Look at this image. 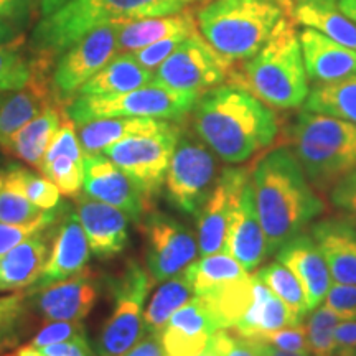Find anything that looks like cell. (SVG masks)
<instances>
[{
    "instance_id": "9a60e30c",
    "label": "cell",
    "mask_w": 356,
    "mask_h": 356,
    "mask_svg": "<svg viewBox=\"0 0 356 356\" xmlns=\"http://www.w3.org/2000/svg\"><path fill=\"white\" fill-rule=\"evenodd\" d=\"M99 292V277L92 270L83 269L42 291L26 292V299L30 309L48 322H83L96 305Z\"/></svg>"
},
{
    "instance_id": "9c48e42d",
    "label": "cell",
    "mask_w": 356,
    "mask_h": 356,
    "mask_svg": "<svg viewBox=\"0 0 356 356\" xmlns=\"http://www.w3.org/2000/svg\"><path fill=\"white\" fill-rule=\"evenodd\" d=\"M218 177V160L210 147L181 132L165 177L167 202L180 213L198 216Z\"/></svg>"
},
{
    "instance_id": "7bdbcfd3",
    "label": "cell",
    "mask_w": 356,
    "mask_h": 356,
    "mask_svg": "<svg viewBox=\"0 0 356 356\" xmlns=\"http://www.w3.org/2000/svg\"><path fill=\"white\" fill-rule=\"evenodd\" d=\"M208 348L216 356H259L256 340L239 337L231 328H220L213 333Z\"/></svg>"
},
{
    "instance_id": "db71d44e",
    "label": "cell",
    "mask_w": 356,
    "mask_h": 356,
    "mask_svg": "<svg viewBox=\"0 0 356 356\" xmlns=\"http://www.w3.org/2000/svg\"><path fill=\"white\" fill-rule=\"evenodd\" d=\"M20 30H17L15 26L8 24L3 19H0V44H7L15 42L19 38Z\"/></svg>"
},
{
    "instance_id": "60d3db41",
    "label": "cell",
    "mask_w": 356,
    "mask_h": 356,
    "mask_svg": "<svg viewBox=\"0 0 356 356\" xmlns=\"http://www.w3.org/2000/svg\"><path fill=\"white\" fill-rule=\"evenodd\" d=\"M66 207H68V203H60L56 208H53V210L48 213L47 218L35 222H29V225H10V222L0 221V257L7 254L10 249L19 246L20 243H24L25 239H29L30 236L37 234L42 229L48 228V226H53L55 222L60 221Z\"/></svg>"
},
{
    "instance_id": "11a10c76",
    "label": "cell",
    "mask_w": 356,
    "mask_h": 356,
    "mask_svg": "<svg viewBox=\"0 0 356 356\" xmlns=\"http://www.w3.org/2000/svg\"><path fill=\"white\" fill-rule=\"evenodd\" d=\"M256 345H257V350H259V353L266 355V356H305V355L291 353V351L279 350V348H275V346L266 343V341H261V340H256Z\"/></svg>"
},
{
    "instance_id": "e575fe53",
    "label": "cell",
    "mask_w": 356,
    "mask_h": 356,
    "mask_svg": "<svg viewBox=\"0 0 356 356\" xmlns=\"http://www.w3.org/2000/svg\"><path fill=\"white\" fill-rule=\"evenodd\" d=\"M191 296L193 291L185 273L163 280L144 310L145 333H162L172 315L184 307Z\"/></svg>"
},
{
    "instance_id": "8992f818",
    "label": "cell",
    "mask_w": 356,
    "mask_h": 356,
    "mask_svg": "<svg viewBox=\"0 0 356 356\" xmlns=\"http://www.w3.org/2000/svg\"><path fill=\"white\" fill-rule=\"evenodd\" d=\"M289 144L310 184L322 191L356 168V126L343 119L304 111L289 129Z\"/></svg>"
},
{
    "instance_id": "7402d4cb",
    "label": "cell",
    "mask_w": 356,
    "mask_h": 356,
    "mask_svg": "<svg viewBox=\"0 0 356 356\" xmlns=\"http://www.w3.org/2000/svg\"><path fill=\"white\" fill-rule=\"evenodd\" d=\"M275 254L279 262L289 267L300 280L309 312L317 309L332 286V274L314 238L307 233L297 234Z\"/></svg>"
},
{
    "instance_id": "f546056e",
    "label": "cell",
    "mask_w": 356,
    "mask_h": 356,
    "mask_svg": "<svg viewBox=\"0 0 356 356\" xmlns=\"http://www.w3.org/2000/svg\"><path fill=\"white\" fill-rule=\"evenodd\" d=\"M291 15L305 29H314L356 51V24L337 7L335 0H292Z\"/></svg>"
},
{
    "instance_id": "4dcf8cb0",
    "label": "cell",
    "mask_w": 356,
    "mask_h": 356,
    "mask_svg": "<svg viewBox=\"0 0 356 356\" xmlns=\"http://www.w3.org/2000/svg\"><path fill=\"white\" fill-rule=\"evenodd\" d=\"M152 81V71L144 68L132 53H122V55L114 56L99 73L84 83L76 96H119L147 86Z\"/></svg>"
},
{
    "instance_id": "e0dca14e",
    "label": "cell",
    "mask_w": 356,
    "mask_h": 356,
    "mask_svg": "<svg viewBox=\"0 0 356 356\" xmlns=\"http://www.w3.org/2000/svg\"><path fill=\"white\" fill-rule=\"evenodd\" d=\"M89 257H91V249H89L86 233H84L78 213L68 204L63 216L55 225L50 257L40 277L26 292H38L51 284L61 282L71 275L81 273L83 269H86Z\"/></svg>"
},
{
    "instance_id": "94428289",
    "label": "cell",
    "mask_w": 356,
    "mask_h": 356,
    "mask_svg": "<svg viewBox=\"0 0 356 356\" xmlns=\"http://www.w3.org/2000/svg\"><path fill=\"white\" fill-rule=\"evenodd\" d=\"M200 356H216V355L213 353V351H211L210 348H207V350H204V353H203V355H200Z\"/></svg>"
},
{
    "instance_id": "83f0119b",
    "label": "cell",
    "mask_w": 356,
    "mask_h": 356,
    "mask_svg": "<svg viewBox=\"0 0 356 356\" xmlns=\"http://www.w3.org/2000/svg\"><path fill=\"white\" fill-rule=\"evenodd\" d=\"M252 277H254L252 304L231 330L249 340H264L270 333L297 325L287 305L257 277L256 273L252 274Z\"/></svg>"
},
{
    "instance_id": "e7e4bbea",
    "label": "cell",
    "mask_w": 356,
    "mask_h": 356,
    "mask_svg": "<svg viewBox=\"0 0 356 356\" xmlns=\"http://www.w3.org/2000/svg\"><path fill=\"white\" fill-rule=\"evenodd\" d=\"M257 351H259V350H257ZM259 356H266V355H262V353H259Z\"/></svg>"
},
{
    "instance_id": "ab89813d",
    "label": "cell",
    "mask_w": 356,
    "mask_h": 356,
    "mask_svg": "<svg viewBox=\"0 0 356 356\" xmlns=\"http://www.w3.org/2000/svg\"><path fill=\"white\" fill-rule=\"evenodd\" d=\"M33 78V63L12 43L0 44V92L25 88Z\"/></svg>"
},
{
    "instance_id": "4316f807",
    "label": "cell",
    "mask_w": 356,
    "mask_h": 356,
    "mask_svg": "<svg viewBox=\"0 0 356 356\" xmlns=\"http://www.w3.org/2000/svg\"><path fill=\"white\" fill-rule=\"evenodd\" d=\"M195 32H198L197 17L184 10L172 15L126 22L119 24L118 51L134 53L160 40L172 37L186 38Z\"/></svg>"
},
{
    "instance_id": "f5cc1de1",
    "label": "cell",
    "mask_w": 356,
    "mask_h": 356,
    "mask_svg": "<svg viewBox=\"0 0 356 356\" xmlns=\"http://www.w3.org/2000/svg\"><path fill=\"white\" fill-rule=\"evenodd\" d=\"M122 356H167L162 343V333H145V335Z\"/></svg>"
},
{
    "instance_id": "91938a15",
    "label": "cell",
    "mask_w": 356,
    "mask_h": 356,
    "mask_svg": "<svg viewBox=\"0 0 356 356\" xmlns=\"http://www.w3.org/2000/svg\"><path fill=\"white\" fill-rule=\"evenodd\" d=\"M6 168H7V165H2V162H0V185H2L3 175H6Z\"/></svg>"
},
{
    "instance_id": "f35d334b",
    "label": "cell",
    "mask_w": 356,
    "mask_h": 356,
    "mask_svg": "<svg viewBox=\"0 0 356 356\" xmlns=\"http://www.w3.org/2000/svg\"><path fill=\"white\" fill-rule=\"evenodd\" d=\"M314 314L305 320L307 343L310 356H333L335 348V328L340 318L327 304H320Z\"/></svg>"
},
{
    "instance_id": "2e32d148",
    "label": "cell",
    "mask_w": 356,
    "mask_h": 356,
    "mask_svg": "<svg viewBox=\"0 0 356 356\" xmlns=\"http://www.w3.org/2000/svg\"><path fill=\"white\" fill-rule=\"evenodd\" d=\"M251 170L246 167H228L218 177L210 197L197 216L200 256L225 252L228 222L236 200L249 180Z\"/></svg>"
},
{
    "instance_id": "03108f58",
    "label": "cell",
    "mask_w": 356,
    "mask_h": 356,
    "mask_svg": "<svg viewBox=\"0 0 356 356\" xmlns=\"http://www.w3.org/2000/svg\"><path fill=\"white\" fill-rule=\"evenodd\" d=\"M0 95H2V92H0Z\"/></svg>"
},
{
    "instance_id": "603a6c76",
    "label": "cell",
    "mask_w": 356,
    "mask_h": 356,
    "mask_svg": "<svg viewBox=\"0 0 356 356\" xmlns=\"http://www.w3.org/2000/svg\"><path fill=\"white\" fill-rule=\"evenodd\" d=\"M310 236L317 243L332 279L356 286V222L345 216L325 218L312 225Z\"/></svg>"
},
{
    "instance_id": "3957f363",
    "label": "cell",
    "mask_w": 356,
    "mask_h": 356,
    "mask_svg": "<svg viewBox=\"0 0 356 356\" xmlns=\"http://www.w3.org/2000/svg\"><path fill=\"white\" fill-rule=\"evenodd\" d=\"M185 6L186 0H70L38 22L32 47L40 55L56 56L97 26L172 15Z\"/></svg>"
},
{
    "instance_id": "816d5d0a",
    "label": "cell",
    "mask_w": 356,
    "mask_h": 356,
    "mask_svg": "<svg viewBox=\"0 0 356 356\" xmlns=\"http://www.w3.org/2000/svg\"><path fill=\"white\" fill-rule=\"evenodd\" d=\"M48 356H97L96 351L89 345L88 337H78L73 340L61 341L42 348Z\"/></svg>"
},
{
    "instance_id": "ba28073f",
    "label": "cell",
    "mask_w": 356,
    "mask_h": 356,
    "mask_svg": "<svg viewBox=\"0 0 356 356\" xmlns=\"http://www.w3.org/2000/svg\"><path fill=\"white\" fill-rule=\"evenodd\" d=\"M152 277L136 259L109 280L113 312L97 338V356H122L145 335L144 305Z\"/></svg>"
},
{
    "instance_id": "4fadbf2b",
    "label": "cell",
    "mask_w": 356,
    "mask_h": 356,
    "mask_svg": "<svg viewBox=\"0 0 356 356\" xmlns=\"http://www.w3.org/2000/svg\"><path fill=\"white\" fill-rule=\"evenodd\" d=\"M147 270L155 282L185 273L198 257V239L184 222L162 211L144 216Z\"/></svg>"
},
{
    "instance_id": "be15d7a7",
    "label": "cell",
    "mask_w": 356,
    "mask_h": 356,
    "mask_svg": "<svg viewBox=\"0 0 356 356\" xmlns=\"http://www.w3.org/2000/svg\"><path fill=\"white\" fill-rule=\"evenodd\" d=\"M188 2H193V0H186V3H188Z\"/></svg>"
},
{
    "instance_id": "484cf974",
    "label": "cell",
    "mask_w": 356,
    "mask_h": 356,
    "mask_svg": "<svg viewBox=\"0 0 356 356\" xmlns=\"http://www.w3.org/2000/svg\"><path fill=\"white\" fill-rule=\"evenodd\" d=\"M43 68L33 63V78L25 88L0 95V147L53 104V89L43 78Z\"/></svg>"
},
{
    "instance_id": "44dd1931",
    "label": "cell",
    "mask_w": 356,
    "mask_h": 356,
    "mask_svg": "<svg viewBox=\"0 0 356 356\" xmlns=\"http://www.w3.org/2000/svg\"><path fill=\"white\" fill-rule=\"evenodd\" d=\"M40 172L60 193L76 198L84 181V152L74 122L63 119L40 163Z\"/></svg>"
},
{
    "instance_id": "5bb4252c",
    "label": "cell",
    "mask_w": 356,
    "mask_h": 356,
    "mask_svg": "<svg viewBox=\"0 0 356 356\" xmlns=\"http://www.w3.org/2000/svg\"><path fill=\"white\" fill-rule=\"evenodd\" d=\"M83 190L88 197L119 208L134 222H139L152 207V198L139 184L101 154L84 155Z\"/></svg>"
},
{
    "instance_id": "ac0fdd59",
    "label": "cell",
    "mask_w": 356,
    "mask_h": 356,
    "mask_svg": "<svg viewBox=\"0 0 356 356\" xmlns=\"http://www.w3.org/2000/svg\"><path fill=\"white\" fill-rule=\"evenodd\" d=\"M225 252L234 257L249 274L256 273L267 257V239L257 216L251 180L243 188L231 211Z\"/></svg>"
},
{
    "instance_id": "f907efd6",
    "label": "cell",
    "mask_w": 356,
    "mask_h": 356,
    "mask_svg": "<svg viewBox=\"0 0 356 356\" xmlns=\"http://www.w3.org/2000/svg\"><path fill=\"white\" fill-rule=\"evenodd\" d=\"M333 356H356V320H343L337 325Z\"/></svg>"
},
{
    "instance_id": "5b68a950",
    "label": "cell",
    "mask_w": 356,
    "mask_h": 356,
    "mask_svg": "<svg viewBox=\"0 0 356 356\" xmlns=\"http://www.w3.org/2000/svg\"><path fill=\"white\" fill-rule=\"evenodd\" d=\"M284 20L277 0H211L197 13L202 37L231 63L254 56Z\"/></svg>"
},
{
    "instance_id": "6125c7cd",
    "label": "cell",
    "mask_w": 356,
    "mask_h": 356,
    "mask_svg": "<svg viewBox=\"0 0 356 356\" xmlns=\"http://www.w3.org/2000/svg\"><path fill=\"white\" fill-rule=\"evenodd\" d=\"M0 348H6V340H3L2 333H0Z\"/></svg>"
},
{
    "instance_id": "1f68e13d",
    "label": "cell",
    "mask_w": 356,
    "mask_h": 356,
    "mask_svg": "<svg viewBox=\"0 0 356 356\" xmlns=\"http://www.w3.org/2000/svg\"><path fill=\"white\" fill-rule=\"evenodd\" d=\"M61 122H63V118H61L60 109H56L53 104L48 106L42 114H38L13 134L7 144L2 147V150L22 162H26L29 165L40 168L43 155Z\"/></svg>"
},
{
    "instance_id": "bcb514c9",
    "label": "cell",
    "mask_w": 356,
    "mask_h": 356,
    "mask_svg": "<svg viewBox=\"0 0 356 356\" xmlns=\"http://www.w3.org/2000/svg\"><path fill=\"white\" fill-rule=\"evenodd\" d=\"M266 343L275 346V348L291 351V353L297 355H305L310 356L309 343H307V330L305 325H292V327H286L282 330L270 333L269 337H266Z\"/></svg>"
},
{
    "instance_id": "f6af8a7d",
    "label": "cell",
    "mask_w": 356,
    "mask_h": 356,
    "mask_svg": "<svg viewBox=\"0 0 356 356\" xmlns=\"http://www.w3.org/2000/svg\"><path fill=\"white\" fill-rule=\"evenodd\" d=\"M330 202L341 216L356 222V168L346 173L332 186Z\"/></svg>"
},
{
    "instance_id": "ffe728a7",
    "label": "cell",
    "mask_w": 356,
    "mask_h": 356,
    "mask_svg": "<svg viewBox=\"0 0 356 356\" xmlns=\"http://www.w3.org/2000/svg\"><path fill=\"white\" fill-rule=\"evenodd\" d=\"M218 325L198 296H193L172 315L162 330L167 356H200L208 348Z\"/></svg>"
},
{
    "instance_id": "9f6ffc18",
    "label": "cell",
    "mask_w": 356,
    "mask_h": 356,
    "mask_svg": "<svg viewBox=\"0 0 356 356\" xmlns=\"http://www.w3.org/2000/svg\"><path fill=\"white\" fill-rule=\"evenodd\" d=\"M70 0H40V12H42V17H47L58 10L61 6H65Z\"/></svg>"
},
{
    "instance_id": "b9f144b4",
    "label": "cell",
    "mask_w": 356,
    "mask_h": 356,
    "mask_svg": "<svg viewBox=\"0 0 356 356\" xmlns=\"http://www.w3.org/2000/svg\"><path fill=\"white\" fill-rule=\"evenodd\" d=\"M20 177L25 195L35 207L40 208V210H53V208H56L58 204L61 203L60 190H58L56 185L51 184L47 177H40L25 167H22Z\"/></svg>"
},
{
    "instance_id": "52a82bcc",
    "label": "cell",
    "mask_w": 356,
    "mask_h": 356,
    "mask_svg": "<svg viewBox=\"0 0 356 356\" xmlns=\"http://www.w3.org/2000/svg\"><path fill=\"white\" fill-rule=\"evenodd\" d=\"M198 97L152 81L119 96H76L66 108V115L74 124L101 118H150L180 122L193 111Z\"/></svg>"
},
{
    "instance_id": "cb8c5ba5",
    "label": "cell",
    "mask_w": 356,
    "mask_h": 356,
    "mask_svg": "<svg viewBox=\"0 0 356 356\" xmlns=\"http://www.w3.org/2000/svg\"><path fill=\"white\" fill-rule=\"evenodd\" d=\"M299 42L307 76L315 84L335 83L356 74V51L314 29L299 32Z\"/></svg>"
},
{
    "instance_id": "d4e9b609",
    "label": "cell",
    "mask_w": 356,
    "mask_h": 356,
    "mask_svg": "<svg viewBox=\"0 0 356 356\" xmlns=\"http://www.w3.org/2000/svg\"><path fill=\"white\" fill-rule=\"evenodd\" d=\"M55 225L30 236L0 257V292L33 286L50 257V239L55 233Z\"/></svg>"
},
{
    "instance_id": "74e56055",
    "label": "cell",
    "mask_w": 356,
    "mask_h": 356,
    "mask_svg": "<svg viewBox=\"0 0 356 356\" xmlns=\"http://www.w3.org/2000/svg\"><path fill=\"white\" fill-rule=\"evenodd\" d=\"M256 275L287 305L297 325L305 322L307 314H309L305 291L302 287L300 280L296 277V274L289 267L284 266L282 262L275 261L256 270Z\"/></svg>"
},
{
    "instance_id": "c3c4849f",
    "label": "cell",
    "mask_w": 356,
    "mask_h": 356,
    "mask_svg": "<svg viewBox=\"0 0 356 356\" xmlns=\"http://www.w3.org/2000/svg\"><path fill=\"white\" fill-rule=\"evenodd\" d=\"M185 38L181 37H172V38H165V40H160V42H155L149 47L140 48V50L134 51L132 55L136 58L139 63L144 66L147 70H157L163 61L167 60L168 56L175 51V48L184 42Z\"/></svg>"
},
{
    "instance_id": "7c38bea8",
    "label": "cell",
    "mask_w": 356,
    "mask_h": 356,
    "mask_svg": "<svg viewBox=\"0 0 356 356\" xmlns=\"http://www.w3.org/2000/svg\"><path fill=\"white\" fill-rule=\"evenodd\" d=\"M118 33L119 24L97 26L61 53L51 78L58 99L76 97L79 88L113 60L118 53Z\"/></svg>"
},
{
    "instance_id": "8fae6325",
    "label": "cell",
    "mask_w": 356,
    "mask_h": 356,
    "mask_svg": "<svg viewBox=\"0 0 356 356\" xmlns=\"http://www.w3.org/2000/svg\"><path fill=\"white\" fill-rule=\"evenodd\" d=\"M181 129L170 122L152 134H139L115 142L104 150L119 168L139 184L147 197L154 198L165 184L168 165Z\"/></svg>"
},
{
    "instance_id": "f1b7e54d",
    "label": "cell",
    "mask_w": 356,
    "mask_h": 356,
    "mask_svg": "<svg viewBox=\"0 0 356 356\" xmlns=\"http://www.w3.org/2000/svg\"><path fill=\"white\" fill-rule=\"evenodd\" d=\"M168 124L170 121L150 118H101L76 126L84 155H92L102 152L126 137L162 131Z\"/></svg>"
},
{
    "instance_id": "d590c367",
    "label": "cell",
    "mask_w": 356,
    "mask_h": 356,
    "mask_svg": "<svg viewBox=\"0 0 356 356\" xmlns=\"http://www.w3.org/2000/svg\"><path fill=\"white\" fill-rule=\"evenodd\" d=\"M20 163H8L0 185V221L10 225H29L48 216L51 210L44 211L30 202L25 195L20 177Z\"/></svg>"
},
{
    "instance_id": "277c9868",
    "label": "cell",
    "mask_w": 356,
    "mask_h": 356,
    "mask_svg": "<svg viewBox=\"0 0 356 356\" xmlns=\"http://www.w3.org/2000/svg\"><path fill=\"white\" fill-rule=\"evenodd\" d=\"M246 88L257 99L273 109H297L309 96L304 55L299 32L284 20L264 47L244 61L239 73L231 74V81Z\"/></svg>"
},
{
    "instance_id": "6f0895ef",
    "label": "cell",
    "mask_w": 356,
    "mask_h": 356,
    "mask_svg": "<svg viewBox=\"0 0 356 356\" xmlns=\"http://www.w3.org/2000/svg\"><path fill=\"white\" fill-rule=\"evenodd\" d=\"M337 7L356 24V0H335Z\"/></svg>"
},
{
    "instance_id": "d6a6232c",
    "label": "cell",
    "mask_w": 356,
    "mask_h": 356,
    "mask_svg": "<svg viewBox=\"0 0 356 356\" xmlns=\"http://www.w3.org/2000/svg\"><path fill=\"white\" fill-rule=\"evenodd\" d=\"M211 312L218 328H233L246 314L254 297V277H246L222 284L203 296H198Z\"/></svg>"
},
{
    "instance_id": "30bf717a",
    "label": "cell",
    "mask_w": 356,
    "mask_h": 356,
    "mask_svg": "<svg viewBox=\"0 0 356 356\" xmlns=\"http://www.w3.org/2000/svg\"><path fill=\"white\" fill-rule=\"evenodd\" d=\"M233 74V63L195 32L175 48L154 74V83L181 92L202 96L225 84Z\"/></svg>"
},
{
    "instance_id": "d6986e66",
    "label": "cell",
    "mask_w": 356,
    "mask_h": 356,
    "mask_svg": "<svg viewBox=\"0 0 356 356\" xmlns=\"http://www.w3.org/2000/svg\"><path fill=\"white\" fill-rule=\"evenodd\" d=\"M76 213L86 233L89 249L97 259H113L129 244V216L119 208L78 195Z\"/></svg>"
},
{
    "instance_id": "7a4b0ae2",
    "label": "cell",
    "mask_w": 356,
    "mask_h": 356,
    "mask_svg": "<svg viewBox=\"0 0 356 356\" xmlns=\"http://www.w3.org/2000/svg\"><path fill=\"white\" fill-rule=\"evenodd\" d=\"M251 181L267 256L304 233L325 210L291 147H277L262 155L252 168Z\"/></svg>"
},
{
    "instance_id": "836d02e7",
    "label": "cell",
    "mask_w": 356,
    "mask_h": 356,
    "mask_svg": "<svg viewBox=\"0 0 356 356\" xmlns=\"http://www.w3.org/2000/svg\"><path fill=\"white\" fill-rule=\"evenodd\" d=\"M304 106L310 113L333 115L356 126V74L335 83L315 84Z\"/></svg>"
},
{
    "instance_id": "680465c9",
    "label": "cell",
    "mask_w": 356,
    "mask_h": 356,
    "mask_svg": "<svg viewBox=\"0 0 356 356\" xmlns=\"http://www.w3.org/2000/svg\"><path fill=\"white\" fill-rule=\"evenodd\" d=\"M7 356H48V355L44 353L42 348H35V346L25 345V346H22V348L15 350L13 353L7 355Z\"/></svg>"
},
{
    "instance_id": "8d00e7d4",
    "label": "cell",
    "mask_w": 356,
    "mask_h": 356,
    "mask_svg": "<svg viewBox=\"0 0 356 356\" xmlns=\"http://www.w3.org/2000/svg\"><path fill=\"white\" fill-rule=\"evenodd\" d=\"M185 274L193 296H203L222 284L246 277L249 273H246L243 266L228 252H216V254L203 256L200 261H195L193 264L186 267Z\"/></svg>"
},
{
    "instance_id": "ee69618b",
    "label": "cell",
    "mask_w": 356,
    "mask_h": 356,
    "mask_svg": "<svg viewBox=\"0 0 356 356\" xmlns=\"http://www.w3.org/2000/svg\"><path fill=\"white\" fill-rule=\"evenodd\" d=\"M84 335H86V328L83 322H53L42 328L29 345L35 348H43V346L61 343V341H68Z\"/></svg>"
},
{
    "instance_id": "7dc6e473",
    "label": "cell",
    "mask_w": 356,
    "mask_h": 356,
    "mask_svg": "<svg viewBox=\"0 0 356 356\" xmlns=\"http://www.w3.org/2000/svg\"><path fill=\"white\" fill-rule=\"evenodd\" d=\"M327 304L340 320H356V286L355 284H332L327 293Z\"/></svg>"
},
{
    "instance_id": "6da1fadb",
    "label": "cell",
    "mask_w": 356,
    "mask_h": 356,
    "mask_svg": "<svg viewBox=\"0 0 356 356\" xmlns=\"http://www.w3.org/2000/svg\"><path fill=\"white\" fill-rule=\"evenodd\" d=\"M191 126L211 152L239 165L273 144L279 134L273 108L234 83H225L198 97Z\"/></svg>"
},
{
    "instance_id": "681fc988",
    "label": "cell",
    "mask_w": 356,
    "mask_h": 356,
    "mask_svg": "<svg viewBox=\"0 0 356 356\" xmlns=\"http://www.w3.org/2000/svg\"><path fill=\"white\" fill-rule=\"evenodd\" d=\"M30 8L32 0H0V19L20 30L30 19Z\"/></svg>"
}]
</instances>
